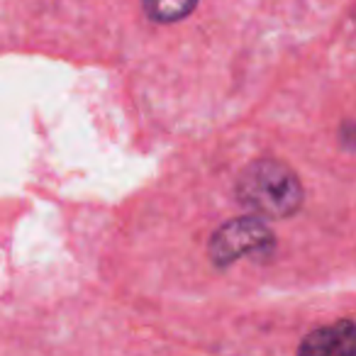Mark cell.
<instances>
[{"label":"cell","instance_id":"cell-4","mask_svg":"<svg viewBox=\"0 0 356 356\" xmlns=\"http://www.w3.org/2000/svg\"><path fill=\"white\" fill-rule=\"evenodd\" d=\"M198 0H142L144 10L156 22H178L193 13Z\"/></svg>","mask_w":356,"mask_h":356},{"label":"cell","instance_id":"cell-3","mask_svg":"<svg viewBox=\"0 0 356 356\" xmlns=\"http://www.w3.org/2000/svg\"><path fill=\"white\" fill-rule=\"evenodd\" d=\"M298 356H356V322L339 320L312 330L298 346Z\"/></svg>","mask_w":356,"mask_h":356},{"label":"cell","instance_id":"cell-2","mask_svg":"<svg viewBox=\"0 0 356 356\" xmlns=\"http://www.w3.org/2000/svg\"><path fill=\"white\" fill-rule=\"evenodd\" d=\"M276 249V237L259 218H237L218 229L210 239V259L225 268L244 257H268Z\"/></svg>","mask_w":356,"mask_h":356},{"label":"cell","instance_id":"cell-1","mask_svg":"<svg viewBox=\"0 0 356 356\" xmlns=\"http://www.w3.org/2000/svg\"><path fill=\"white\" fill-rule=\"evenodd\" d=\"M237 198L254 218L286 220L302 205V184L291 166L276 159L249 163L237 178Z\"/></svg>","mask_w":356,"mask_h":356}]
</instances>
